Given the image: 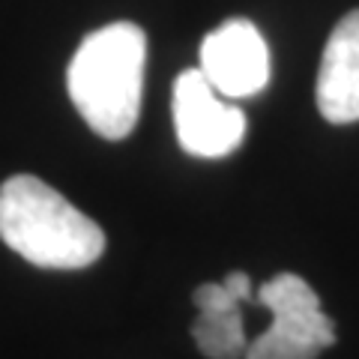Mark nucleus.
<instances>
[{
  "label": "nucleus",
  "mask_w": 359,
  "mask_h": 359,
  "mask_svg": "<svg viewBox=\"0 0 359 359\" xmlns=\"http://www.w3.org/2000/svg\"><path fill=\"white\" fill-rule=\"evenodd\" d=\"M198 69L224 99H245L269 81V48L252 21L231 18L204 36Z\"/></svg>",
  "instance_id": "nucleus-5"
},
{
  "label": "nucleus",
  "mask_w": 359,
  "mask_h": 359,
  "mask_svg": "<svg viewBox=\"0 0 359 359\" xmlns=\"http://www.w3.org/2000/svg\"><path fill=\"white\" fill-rule=\"evenodd\" d=\"M255 302L269 309L273 323L249 341L245 359H318L335 344V323L302 276H273L255 290Z\"/></svg>",
  "instance_id": "nucleus-3"
},
{
  "label": "nucleus",
  "mask_w": 359,
  "mask_h": 359,
  "mask_svg": "<svg viewBox=\"0 0 359 359\" xmlns=\"http://www.w3.org/2000/svg\"><path fill=\"white\" fill-rule=\"evenodd\" d=\"M147 36L132 21L93 30L78 45L66 72L69 99L81 120L105 141H123L141 114Z\"/></svg>",
  "instance_id": "nucleus-1"
},
{
  "label": "nucleus",
  "mask_w": 359,
  "mask_h": 359,
  "mask_svg": "<svg viewBox=\"0 0 359 359\" xmlns=\"http://www.w3.org/2000/svg\"><path fill=\"white\" fill-rule=\"evenodd\" d=\"M0 240L42 269H84L105 252L102 228L33 174L0 186Z\"/></svg>",
  "instance_id": "nucleus-2"
},
{
  "label": "nucleus",
  "mask_w": 359,
  "mask_h": 359,
  "mask_svg": "<svg viewBox=\"0 0 359 359\" xmlns=\"http://www.w3.org/2000/svg\"><path fill=\"white\" fill-rule=\"evenodd\" d=\"M174 129L189 156L222 159L245 138V114L207 81L201 69H186L174 81Z\"/></svg>",
  "instance_id": "nucleus-4"
},
{
  "label": "nucleus",
  "mask_w": 359,
  "mask_h": 359,
  "mask_svg": "<svg viewBox=\"0 0 359 359\" xmlns=\"http://www.w3.org/2000/svg\"><path fill=\"white\" fill-rule=\"evenodd\" d=\"M314 99H318V111L323 120H359V9L347 13L330 33L320 57Z\"/></svg>",
  "instance_id": "nucleus-7"
},
{
  "label": "nucleus",
  "mask_w": 359,
  "mask_h": 359,
  "mask_svg": "<svg viewBox=\"0 0 359 359\" xmlns=\"http://www.w3.org/2000/svg\"><path fill=\"white\" fill-rule=\"evenodd\" d=\"M245 299L255 302V285L243 269H233L222 282L195 287L192 302L198 318L192 320V339L207 359H245L249 339L240 311V302Z\"/></svg>",
  "instance_id": "nucleus-6"
}]
</instances>
